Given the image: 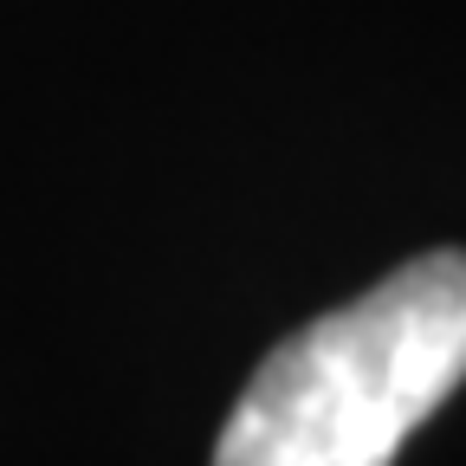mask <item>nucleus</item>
I'll return each mask as SVG.
<instances>
[{
  "mask_svg": "<svg viewBox=\"0 0 466 466\" xmlns=\"http://www.w3.org/2000/svg\"><path fill=\"white\" fill-rule=\"evenodd\" d=\"M460 382L466 253L434 247L272 343L227 408L214 466H395Z\"/></svg>",
  "mask_w": 466,
  "mask_h": 466,
  "instance_id": "1",
  "label": "nucleus"
}]
</instances>
